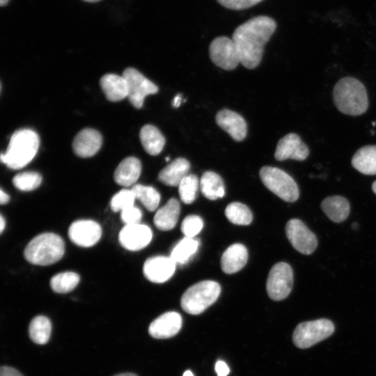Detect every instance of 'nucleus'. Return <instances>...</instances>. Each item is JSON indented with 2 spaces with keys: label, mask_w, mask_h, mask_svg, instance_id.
<instances>
[{
  "label": "nucleus",
  "mask_w": 376,
  "mask_h": 376,
  "mask_svg": "<svg viewBox=\"0 0 376 376\" xmlns=\"http://www.w3.org/2000/svg\"><path fill=\"white\" fill-rule=\"evenodd\" d=\"M216 122L234 140L240 141L246 137V123L237 113L229 109H222L217 113Z\"/></svg>",
  "instance_id": "18"
},
{
  "label": "nucleus",
  "mask_w": 376,
  "mask_h": 376,
  "mask_svg": "<svg viewBox=\"0 0 376 376\" xmlns=\"http://www.w3.org/2000/svg\"><path fill=\"white\" fill-rule=\"evenodd\" d=\"M79 276L73 272H64L54 275L50 280L52 289L58 293H67L75 288Z\"/></svg>",
  "instance_id": "31"
},
{
  "label": "nucleus",
  "mask_w": 376,
  "mask_h": 376,
  "mask_svg": "<svg viewBox=\"0 0 376 376\" xmlns=\"http://www.w3.org/2000/svg\"><path fill=\"white\" fill-rule=\"evenodd\" d=\"M180 205L178 201L174 198L168 202L155 213L153 219L155 226L161 230L173 229L178 220Z\"/></svg>",
  "instance_id": "23"
},
{
  "label": "nucleus",
  "mask_w": 376,
  "mask_h": 376,
  "mask_svg": "<svg viewBox=\"0 0 376 376\" xmlns=\"http://www.w3.org/2000/svg\"><path fill=\"white\" fill-rule=\"evenodd\" d=\"M175 265L170 256H153L146 260L143 272L146 278L150 281L162 283L168 281L173 275Z\"/></svg>",
  "instance_id": "15"
},
{
  "label": "nucleus",
  "mask_w": 376,
  "mask_h": 376,
  "mask_svg": "<svg viewBox=\"0 0 376 376\" xmlns=\"http://www.w3.org/2000/svg\"><path fill=\"white\" fill-rule=\"evenodd\" d=\"M52 323L48 318L44 315L34 317L29 327L31 340L35 343L44 345L50 338Z\"/></svg>",
  "instance_id": "28"
},
{
  "label": "nucleus",
  "mask_w": 376,
  "mask_h": 376,
  "mask_svg": "<svg viewBox=\"0 0 376 376\" xmlns=\"http://www.w3.org/2000/svg\"><path fill=\"white\" fill-rule=\"evenodd\" d=\"M100 225L92 220H78L73 222L68 229V236L75 244L81 247H91L101 238Z\"/></svg>",
  "instance_id": "12"
},
{
  "label": "nucleus",
  "mask_w": 376,
  "mask_h": 376,
  "mask_svg": "<svg viewBox=\"0 0 376 376\" xmlns=\"http://www.w3.org/2000/svg\"><path fill=\"white\" fill-rule=\"evenodd\" d=\"M85 1H87V2H91V3H93V2H97V1H99L100 0H84Z\"/></svg>",
  "instance_id": "48"
},
{
  "label": "nucleus",
  "mask_w": 376,
  "mask_h": 376,
  "mask_svg": "<svg viewBox=\"0 0 376 376\" xmlns=\"http://www.w3.org/2000/svg\"><path fill=\"white\" fill-rule=\"evenodd\" d=\"M135 199V196L132 189H121L111 198L110 202L111 208L113 212H121L134 205Z\"/></svg>",
  "instance_id": "35"
},
{
  "label": "nucleus",
  "mask_w": 376,
  "mask_h": 376,
  "mask_svg": "<svg viewBox=\"0 0 376 376\" xmlns=\"http://www.w3.org/2000/svg\"><path fill=\"white\" fill-rule=\"evenodd\" d=\"M65 252L63 240L53 233H45L33 237L24 251L25 259L36 265H49L58 262Z\"/></svg>",
  "instance_id": "4"
},
{
  "label": "nucleus",
  "mask_w": 376,
  "mask_h": 376,
  "mask_svg": "<svg viewBox=\"0 0 376 376\" xmlns=\"http://www.w3.org/2000/svg\"><path fill=\"white\" fill-rule=\"evenodd\" d=\"M0 376H23L17 369L10 366H1Z\"/></svg>",
  "instance_id": "40"
},
{
  "label": "nucleus",
  "mask_w": 376,
  "mask_h": 376,
  "mask_svg": "<svg viewBox=\"0 0 376 376\" xmlns=\"http://www.w3.org/2000/svg\"><path fill=\"white\" fill-rule=\"evenodd\" d=\"M114 376H137V375L136 374L131 373H125L118 374Z\"/></svg>",
  "instance_id": "44"
},
{
  "label": "nucleus",
  "mask_w": 376,
  "mask_h": 376,
  "mask_svg": "<svg viewBox=\"0 0 376 376\" xmlns=\"http://www.w3.org/2000/svg\"><path fill=\"white\" fill-rule=\"evenodd\" d=\"M220 285L214 281H202L190 286L180 300L182 308L187 313L198 315L205 311L218 299Z\"/></svg>",
  "instance_id": "5"
},
{
  "label": "nucleus",
  "mask_w": 376,
  "mask_h": 376,
  "mask_svg": "<svg viewBox=\"0 0 376 376\" xmlns=\"http://www.w3.org/2000/svg\"><path fill=\"white\" fill-rule=\"evenodd\" d=\"M225 215L231 223L236 225H249L253 219L249 208L239 202L230 203L225 210Z\"/></svg>",
  "instance_id": "32"
},
{
  "label": "nucleus",
  "mask_w": 376,
  "mask_h": 376,
  "mask_svg": "<svg viewBox=\"0 0 376 376\" xmlns=\"http://www.w3.org/2000/svg\"><path fill=\"white\" fill-rule=\"evenodd\" d=\"M372 189L375 194H376V180L372 185Z\"/></svg>",
  "instance_id": "47"
},
{
  "label": "nucleus",
  "mask_w": 376,
  "mask_h": 376,
  "mask_svg": "<svg viewBox=\"0 0 376 376\" xmlns=\"http://www.w3.org/2000/svg\"><path fill=\"white\" fill-rule=\"evenodd\" d=\"M39 145V137L35 131L18 130L12 134L6 152L1 154V162L11 169H20L34 158Z\"/></svg>",
  "instance_id": "3"
},
{
  "label": "nucleus",
  "mask_w": 376,
  "mask_h": 376,
  "mask_svg": "<svg viewBox=\"0 0 376 376\" xmlns=\"http://www.w3.org/2000/svg\"><path fill=\"white\" fill-rule=\"evenodd\" d=\"M102 138L99 132L86 128L81 130L75 137L72 148L75 153L80 157H90L100 150Z\"/></svg>",
  "instance_id": "17"
},
{
  "label": "nucleus",
  "mask_w": 376,
  "mask_h": 376,
  "mask_svg": "<svg viewBox=\"0 0 376 376\" xmlns=\"http://www.w3.org/2000/svg\"><path fill=\"white\" fill-rule=\"evenodd\" d=\"M100 84L106 97L109 101H120L128 96L127 84L123 76L106 74L101 78Z\"/></svg>",
  "instance_id": "21"
},
{
  "label": "nucleus",
  "mask_w": 376,
  "mask_h": 376,
  "mask_svg": "<svg viewBox=\"0 0 376 376\" xmlns=\"http://www.w3.org/2000/svg\"><path fill=\"white\" fill-rule=\"evenodd\" d=\"M199 181L194 174L187 175L178 185V192L181 201L185 204L192 203L197 196Z\"/></svg>",
  "instance_id": "33"
},
{
  "label": "nucleus",
  "mask_w": 376,
  "mask_h": 376,
  "mask_svg": "<svg viewBox=\"0 0 376 376\" xmlns=\"http://www.w3.org/2000/svg\"><path fill=\"white\" fill-rule=\"evenodd\" d=\"M9 0H0L1 6H5L8 3Z\"/></svg>",
  "instance_id": "46"
},
{
  "label": "nucleus",
  "mask_w": 376,
  "mask_h": 376,
  "mask_svg": "<svg viewBox=\"0 0 376 376\" xmlns=\"http://www.w3.org/2000/svg\"><path fill=\"white\" fill-rule=\"evenodd\" d=\"M5 226H6L5 219L3 218V215L1 214V217H0V231H1V233L3 231V230L5 228Z\"/></svg>",
  "instance_id": "43"
},
{
  "label": "nucleus",
  "mask_w": 376,
  "mask_h": 376,
  "mask_svg": "<svg viewBox=\"0 0 376 376\" xmlns=\"http://www.w3.org/2000/svg\"><path fill=\"white\" fill-rule=\"evenodd\" d=\"M139 136L144 150L149 155H157L163 150L165 138L154 125H144L141 129Z\"/></svg>",
  "instance_id": "26"
},
{
  "label": "nucleus",
  "mask_w": 376,
  "mask_h": 376,
  "mask_svg": "<svg viewBox=\"0 0 376 376\" xmlns=\"http://www.w3.org/2000/svg\"><path fill=\"white\" fill-rule=\"evenodd\" d=\"M182 318L175 311L166 312L155 319L148 328L149 334L157 339L175 336L182 327Z\"/></svg>",
  "instance_id": "16"
},
{
  "label": "nucleus",
  "mask_w": 376,
  "mask_h": 376,
  "mask_svg": "<svg viewBox=\"0 0 376 376\" xmlns=\"http://www.w3.org/2000/svg\"><path fill=\"white\" fill-rule=\"evenodd\" d=\"M321 208L330 220L340 223L345 221L349 216L350 206L345 198L340 196H332L322 201Z\"/></svg>",
  "instance_id": "24"
},
{
  "label": "nucleus",
  "mask_w": 376,
  "mask_h": 376,
  "mask_svg": "<svg viewBox=\"0 0 376 376\" xmlns=\"http://www.w3.org/2000/svg\"><path fill=\"white\" fill-rule=\"evenodd\" d=\"M285 234L292 246L302 254H311L318 246L315 235L299 219L288 221Z\"/></svg>",
  "instance_id": "11"
},
{
  "label": "nucleus",
  "mask_w": 376,
  "mask_h": 376,
  "mask_svg": "<svg viewBox=\"0 0 376 376\" xmlns=\"http://www.w3.org/2000/svg\"><path fill=\"white\" fill-rule=\"evenodd\" d=\"M128 87V99L136 108L140 109L145 97L155 94L158 87L140 72L133 68H126L123 74Z\"/></svg>",
  "instance_id": "9"
},
{
  "label": "nucleus",
  "mask_w": 376,
  "mask_h": 376,
  "mask_svg": "<svg viewBox=\"0 0 376 376\" xmlns=\"http://www.w3.org/2000/svg\"><path fill=\"white\" fill-rule=\"evenodd\" d=\"M333 99L336 108L350 116H360L368 107L366 89L354 77H344L336 83L333 90Z\"/></svg>",
  "instance_id": "2"
},
{
  "label": "nucleus",
  "mask_w": 376,
  "mask_h": 376,
  "mask_svg": "<svg viewBox=\"0 0 376 376\" xmlns=\"http://www.w3.org/2000/svg\"><path fill=\"white\" fill-rule=\"evenodd\" d=\"M293 285V272L290 265L284 262L276 263L270 269L266 284L269 297L274 301L285 299Z\"/></svg>",
  "instance_id": "8"
},
{
  "label": "nucleus",
  "mask_w": 376,
  "mask_h": 376,
  "mask_svg": "<svg viewBox=\"0 0 376 376\" xmlns=\"http://www.w3.org/2000/svg\"><path fill=\"white\" fill-rule=\"evenodd\" d=\"M247 258L246 248L242 244H233L228 246L222 254L221 269L226 274L235 273L244 267Z\"/></svg>",
  "instance_id": "19"
},
{
  "label": "nucleus",
  "mask_w": 376,
  "mask_h": 376,
  "mask_svg": "<svg viewBox=\"0 0 376 376\" xmlns=\"http://www.w3.org/2000/svg\"><path fill=\"white\" fill-rule=\"evenodd\" d=\"M135 196L148 211L157 209L160 202L159 193L152 187L140 184L134 185L131 189Z\"/></svg>",
  "instance_id": "30"
},
{
  "label": "nucleus",
  "mask_w": 376,
  "mask_h": 376,
  "mask_svg": "<svg viewBox=\"0 0 376 376\" xmlns=\"http://www.w3.org/2000/svg\"><path fill=\"white\" fill-rule=\"evenodd\" d=\"M141 171V162L136 157L125 158L115 170V182L123 187H130L139 179Z\"/></svg>",
  "instance_id": "20"
},
{
  "label": "nucleus",
  "mask_w": 376,
  "mask_h": 376,
  "mask_svg": "<svg viewBox=\"0 0 376 376\" xmlns=\"http://www.w3.org/2000/svg\"><path fill=\"white\" fill-rule=\"evenodd\" d=\"M152 237L151 229L146 225L135 224L125 225L119 233L120 244L129 251H136L145 248Z\"/></svg>",
  "instance_id": "13"
},
{
  "label": "nucleus",
  "mask_w": 376,
  "mask_h": 376,
  "mask_svg": "<svg viewBox=\"0 0 376 376\" xmlns=\"http://www.w3.org/2000/svg\"><path fill=\"white\" fill-rule=\"evenodd\" d=\"M120 218L125 225L139 224L142 218V212L133 205L121 211Z\"/></svg>",
  "instance_id": "38"
},
{
  "label": "nucleus",
  "mask_w": 376,
  "mask_h": 376,
  "mask_svg": "<svg viewBox=\"0 0 376 376\" xmlns=\"http://www.w3.org/2000/svg\"><path fill=\"white\" fill-rule=\"evenodd\" d=\"M352 165L365 175H376V145L359 148L353 155Z\"/></svg>",
  "instance_id": "25"
},
{
  "label": "nucleus",
  "mask_w": 376,
  "mask_h": 376,
  "mask_svg": "<svg viewBox=\"0 0 376 376\" xmlns=\"http://www.w3.org/2000/svg\"><path fill=\"white\" fill-rule=\"evenodd\" d=\"M215 371L218 376H227L230 370L224 361H218L215 364Z\"/></svg>",
  "instance_id": "39"
},
{
  "label": "nucleus",
  "mask_w": 376,
  "mask_h": 376,
  "mask_svg": "<svg viewBox=\"0 0 376 376\" xmlns=\"http://www.w3.org/2000/svg\"><path fill=\"white\" fill-rule=\"evenodd\" d=\"M334 329V323L328 319L304 322L295 328L292 340L297 347L308 348L330 336Z\"/></svg>",
  "instance_id": "7"
},
{
  "label": "nucleus",
  "mask_w": 376,
  "mask_h": 376,
  "mask_svg": "<svg viewBox=\"0 0 376 376\" xmlns=\"http://www.w3.org/2000/svg\"><path fill=\"white\" fill-rule=\"evenodd\" d=\"M352 228L356 229V228H357V223H354V224L352 225Z\"/></svg>",
  "instance_id": "49"
},
{
  "label": "nucleus",
  "mask_w": 376,
  "mask_h": 376,
  "mask_svg": "<svg viewBox=\"0 0 376 376\" xmlns=\"http://www.w3.org/2000/svg\"><path fill=\"white\" fill-rule=\"evenodd\" d=\"M42 182V176L34 171L17 173L13 178V184L19 190L30 191L37 189Z\"/></svg>",
  "instance_id": "34"
},
{
  "label": "nucleus",
  "mask_w": 376,
  "mask_h": 376,
  "mask_svg": "<svg viewBox=\"0 0 376 376\" xmlns=\"http://www.w3.org/2000/svg\"><path fill=\"white\" fill-rule=\"evenodd\" d=\"M308 154V148L300 137L295 133H289L279 141L274 157L279 161L288 159L304 161Z\"/></svg>",
  "instance_id": "14"
},
{
  "label": "nucleus",
  "mask_w": 376,
  "mask_h": 376,
  "mask_svg": "<svg viewBox=\"0 0 376 376\" xmlns=\"http://www.w3.org/2000/svg\"><path fill=\"white\" fill-rule=\"evenodd\" d=\"M224 7L235 10L249 8L263 0H217Z\"/></svg>",
  "instance_id": "37"
},
{
  "label": "nucleus",
  "mask_w": 376,
  "mask_h": 376,
  "mask_svg": "<svg viewBox=\"0 0 376 376\" xmlns=\"http://www.w3.org/2000/svg\"><path fill=\"white\" fill-rule=\"evenodd\" d=\"M198 246L196 239L185 237L175 245L170 257L175 264L184 265L196 253Z\"/></svg>",
  "instance_id": "29"
},
{
  "label": "nucleus",
  "mask_w": 376,
  "mask_h": 376,
  "mask_svg": "<svg viewBox=\"0 0 376 376\" xmlns=\"http://www.w3.org/2000/svg\"><path fill=\"white\" fill-rule=\"evenodd\" d=\"M203 227V219L198 215H189L182 222L181 230L185 237L194 238Z\"/></svg>",
  "instance_id": "36"
},
{
  "label": "nucleus",
  "mask_w": 376,
  "mask_h": 376,
  "mask_svg": "<svg viewBox=\"0 0 376 376\" xmlns=\"http://www.w3.org/2000/svg\"><path fill=\"white\" fill-rule=\"evenodd\" d=\"M180 103H181V95H177L173 102H172V105L173 106V107L175 108H177L178 107H180Z\"/></svg>",
  "instance_id": "42"
},
{
  "label": "nucleus",
  "mask_w": 376,
  "mask_h": 376,
  "mask_svg": "<svg viewBox=\"0 0 376 376\" xmlns=\"http://www.w3.org/2000/svg\"><path fill=\"white\" fill-rule=\"evenodd\" d=\"M10 200L9 196L2 189L0 190V202L1 204H6Z\"/></svg>",
  "instance_id": "41"
},
{
  "label": "nucleus",
  "mask_w": 376,
  "mask_h": 376,
  "mask_svg": "<svg viewBox=\"0 0 376 376\" xmlns=\"http://www.w3.org/2000/svg\"><path fill=\"white\" fill-rule=\"evenodd\" d=\"M210 57L218 67L226 70L235 69L240 63L237 47L232 38L219 36L210 45Z\"/></svg>",
  "instance_id": "10"
},
{
  "label": "nucleus",
  "mask_w": 376,
  "mask_h": 376,
  "mask_svg": "<svg viewBox=\"0 0 376 376\" xmlns=\"http://www.w3.org/2000/svg\"><path fill=\"white\" fill-rule=\"evenodd\" d=\"M183 376H194V375L191 370H187L184 373Z\"/></svg>",
  "instance_id": "45"
},
{
  "label": "nucleus",
  "mask_w": 376,
  "mask_h": 376,
  "mask_svg": "<svg viewBox=\"0 0 376 376\" xmlns=\"http://www.w3.org/2000/svg\"><path fill=\"white\" fill-rule=\"evenodd\" d=\"M169 159H170V158H169V157H166V162L169 161Z\"/></svg>",
  "instance_id": "50"
},
{
  "label": "nucleus",
  "mask_w": 376,
  "mask_h": 376,
  "mask_svg": "<svg viewBox=\"0 0 376 376\" xmlns=\"http://www.w3.org/2000/svg\"><path fill=\"white\" fill-rule=\"evenodd\" d=\"M190 163L183 157H178L162 169L158 180L165 185L176 187L188 175Z\"/></svg>",
  "instance_id": "22"
},
{
  "label": "nucleus",
  "mask_w": 376,
  "mask_h": 376,
  "mask_svg": "<svg viewBox=\"0 0 376 376\" xmlns=\"http://www.w3.org/2000/svg\"><path fill=\"white\" fill-rule=\"evenodd\" d=\"M276 28V23L272 18L259 15L249 19L235 29L232 39L243 66L253 69L259 65L264 47Z\"/></svg>",
  "instance_id": "1"
},
{
  "label": "nucleus",
  "mask_w": 376,
  "mask_h": 376,
  "mask_svg": "<svg viewBox=\"0 0 376 376\" xmlns=\"http://www.w3.org/2000/svg\"><path fill=\"white\" fill-rule=\"evenodd\" d=\"M200 187L203 196L210 200H216L225 195L223 180L213 171H206L202 175Z\"/></svg>",
  "instance_id": "27"
},
{
  "label": "nucleus",
  "mask_w": 376,
  "mask_h": 376,
  "mask_svg": "<svg viewBox=\"0 0 376 376\" xmlns=\"http://www.w3.org/2000/svg\"><path fill=\"white\" fill-rule=\"evenodd\" d=\"M265 186L287 202H295L299 196V190L294 179L284 171L272 166H263L259 172Z\"/></svg>",
  "instance_id": "6"
}]
</instances>
